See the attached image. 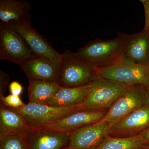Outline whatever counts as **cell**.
<instances>
[{
	"label": "cell",
	"instance_id": "e0dca14e",
	"mask_svg": "<svg viewBox=\"0 0 149 149\" xmlns=\"http://www.w3.org/2000/svg\"><path fill=\"white\" fill-rule=\"evenodd\" d=\"M30 9L31 6L27 1L1 0L0 22L8 24L31 17Z\"/></svg>",
	"mask_w": 149,
	"mask_h": 149
},
{
	"label": "cell",
	"instance_id": "7402d4cb",
	"mask_svg": "<svg viewBox=\"0 0 149 149\" xmlns=\"http://www.w3.org/2000/svg\"><path fill=\"white\" fill-rule=\"evenodd\" d=\"M10 77L8 74L0 70V97L4 96L6 91L9 82Z\"/></svg>",
	"mask_w": 149,
	"mask_h": 149
},
{
	"label": "cell",
	"instance_id": "9a60e30c",
	"mask_svg": "<svg viewBox=\"0 0 149 149\" xmlns=\"http://www.w3.org/2000/svg\"><path fill=\"white\" fill-rule=\"evenodd\" d=\"M92 83L78 87H60L53 97L46 105L64 107L81 103L91 93Z\"/></svg>",
	"mask_w": 149,
	"mask_h": 149
},
{
	"label": "cell",
	"instance_id": "5bb4252c",
	"mask_svg": "<svg viewBox=\"0 0 149 149\" xmlns=\"http://www.w3.org/2000/svg\"><path fill=\"white\" fill-rule=\"evenodd\" d=\"M20 67L28 79L56 83L61 70L59 63L35 55Z\"/></svg>",
	"mask_w": 149,
	"mask_h": 149
},
{
	"label": "cell",
	"instance_id": "44dd1931",
	"mask_svg": "<svg viewBox=\"0 0 149 149\" xmlns=\"http://www.w3.org/2000/svg\"><path fill=\"white\" fill-rule=\"evenodd\" d=\"M1 103L6 106L13 108L24 106V104L20 99L19 96L10 95L1 97Z\"/></svg>",
	"mask_w": 149,
	"mask_h": 149
},
{
	"label": "cell",
	"instance_id": "cb8c5ba5",
	"mask_svg": "<svg viewBox=\"0 0 149 149\" xmlns=\"http://www.w3.org/2000/svg\"><path fill=\"white\" fill-rule=\"evenodd\" d=\"M144 7L145 15V22L144 30L149 31V0H141Z\"/></svg>",
	"mask_w": 149,
	"mask_h": 149
},
{
	"label": "cell",
	"instance_id": "3957f363",
	"mask_svg": "<svg viewBox=\"0 0 149 149\" xmlns=\"http://www.w3.org/2000/svg\"><path fill=\"white\" fill-rule=\"evenodd\" d=\"M60 65V72L57 82L60 87L70 88L82 86L99 78L97 69L70 51H65L63 54Z\"/></svg>",
	"mask_w": 149,
	"mask_h": 149
},
{
	"label": "cell",
	"instance_id": "4fadbf2b",
	"mask_svg": "<svg viewBox=\"0 0 149 149\" xmlns=\"http://www.w3.org/2000/svg\"><path fill=\"white\" fill-rule=\"evenodd\" d=\"M69 135L43 129L28 128L23 137L27 149H65Z\"/></svg>",
	"mask_w": 149,
	"mask_h": 149
},
{
	"label": "cell",
	"instance_id": "5b68a950",
	"mask_svg": "<svg viewBox=\"0 0 149 149\" xmlns=\"http://www.w3.org/2000/svg\"><path fill=\"white\" fill-rule=\"evenodd\" d=\"M97 72L99 78L125 86L149 87V69L130 63L121 61L109 67L97 69Z\"/></svg>",
	"mask_w": 149,
	"mask_h": 149
},
{
	"label": "cell",
	"instance_id": "8992f818",
	"mask_svg": "<svg viewBox=\"0 0 149 149\" xmlns=\"http://www.w3.org/2000/svg\"><path fill=\"white\" fill-rule=\"evenodd\" d=\"M92 83L90 94L79 104L81 110L109 108L129 87L100 78Z\"/></svg>",
	"mask_w": 149,
	"mask_h": 149
},
{
	"label": "cell",
	"instance_id": "d6986e66",
	"mask_svg": "<svg viewBox=\"0 0 149 149\" xmlns=\"http://www.w3.org/2000/svg\"><path fill=\"white\" fill-rule=\"evenodd\" d=\"M144 146L141 133L124 138L112 137L107 135L95 149H140Z\"/></svg>",
	"mask_w": 149,
	"mask_h": 149
},
{
	"label": "cell",
	"instance_id": "d4e9b609",
	"mask_svg": "<svg viewBox=\"0 0 149 149\" xmlns=\"http://www.w3.org/2000/svg\"><path fill=\"white\" fill-rule=\"evenodd\" d=\"M141 134L145 146L149 145V128Z\"/></svg>",
	"mask_w": 149,
	"mask_h": 149
},
{
	"label": "cell",
	"instance_id": "30bf717a",
	"mask_svg": "<svg viewBox=\"0 0 149 149\" xmlns=\"http://www.w3.org/2000/svg\"><path fill=\"white\" fill-rule=\"evenodd\" d=\"M112 125L99 121L70 133L65 149H95L108 135Z\"/></svg>",
	"mask_w": 149,
	"mask_h": 149
},
{
	"label": "cell",
	"instance_id": "277c9868",
	"mask_svg": "<svg viewBox=\"0 0 149 149\" xmlns=\"http://www.w3.org/2000/svg\"><path fill=\"white\" fill-rule=\"evenodd\" d=\"M23 39L34 55L61 63L63 54L59 53L31 24V17L8 23Z\"/></svg>",
	"mask_w": 149,
	"mask_h": 149
},
{
	"label": "cell",
	"instance_id": "7a4b0ae2",
	"mask_svg": "<svg viewBox=\"0 0 149 149\" xmlns=\"http://www.w3.org/2000/svg\"><path fill=\"white\" fill-rule=\"evenodd\" d=\"M11 108L21 115L29 129H41L81 110L79 104L59 107L28 103L20 107Z\"/></svg>",
	"mask_w": 149,
	"mask_h": 149
},
{
	"label": "cell",
	"instance_id": "4316f807",
	"mask_svg": "<svg viewBox=\"0 0 149 149\" xmlns=\"http://www.w3.org/2000/svg\"><path fill=\"white\" fill-rule=\"evenodd\" d=\"M140 149H149V145H146Z\"/></svg>",
	"mask_w": 149,
	"mask_h": 149
},
{
	"label": "cell",
	"instance_id": "ac0fdd59",
	"mask_svg": "<svg viewBox=\"0 0 149 149\" xmlns=\"http://www.w3.org/2000/svg\"><path fill=\"white\" fill-rule=\"evenodd\" d=\"M29 103L47 104L60 88L55 82L28 79Z\"/></svg>",
	"mask_w": 149,
	"mask_h": 149
},
{
	"label": "cell",
	"instance_id": "7c38bea8",
	"mask_svg": "<svg viewBox=\"0 0 149 149\" xmlns=\"http://www.w3.org/2000/svg\"><path fill=\"white\" fill-rule=\"evenodd\" d=\"M107 112L101 109L79 111L41 129L70 133L84 126L101 121Z\"/></svg>",
	"mask_w": 149,
	"mask_h": 149
},
{
	"label": "cell",
	"instance_id": "8fae6325",
	"mask_svg": "<svg viewBox=\"0 0 149 149\" xmlns=\"http://www.w3.org/2000/svg\"><path fill=\"white\" fill-rule=\"evenodd\" d=\"M149 128V107L144 105L112 125L108 136L124 138L139 135Z\"/></svg>",
	"mask_w": 149,
	"mask_h": 149
},
{
	"label": "cell",
	"instance_id": "2e32d148",
	"mask_svg": "<svg viewBox=\"0 0 149 149\" xmlns=\"http://www.w3.org/2000/svg\"><path fill=\"white\" fill-rule=\"evenodd\" d=\"M28 128L21 114L1 103L0 136L17 134L24 136Z\"/></svg>",
	"mask_w": 149,
	"mask_h": 149
},
{
	"label": "cell",
	"instance_id": "484cf974",
	"mask_svg": "<svg viewBox=\"0 0 149 149\" xmlns=\"http://www.w3.org/2000/svg\"><path fill=\"white\" fill-rule=\"evenodd\" d=\"M146 89V104H145L149 107V87Z\"/></svg>",
	"mask_w": 149,
	"mask_h": 149
},
{
	"label": "cell",
	"instance_id": "ffe728a7",
	"mask_svg": "<svg viewBox=\"0 0 149 149\" xmlns=\"http://www.w3.org/2000/svg\"><path fill=\"white\" fill-rule=\"evenodd\" d=\"M1 149H27L23 136L9 134L0 136Z\"/></svg>",
	"mask_w": 149,
	"mask_h": 149
},
{
	"label": "cell",
	"instance_id": "6da1fadb",
	"mask_svg": "<svg viewBox=\"0 0 149 149\" xmlns=\"http://www.w3.org/2000/svg\"><path fill=\"white\" fill-rule=\"evenodd\" d=\"M74 53L95 69L109 67L121 61L122 41L119 36L110 40H94Z\"/></svg>",
	"mask_w": 149,
	"mask_h": 149
},
{
	"label": "cell",
	"instance_id": "52a82bcc",
	"mask_svg": "<svg viewBox=\"0 0 149 149\" xmlns=\"http://www.w3.org/2000/svg\"><path fill=\"white\" fill-rule=\"evenodd\" d=\"M147 89L142 85L129 86L109 108L101 122L113 125L146 104Z\"/></svg>",
	"mask_w": 149,
	"mask_h": 149
},
{
	"label": "cell",
	"instance_id": "ba28073f",
	"mask_svg": "<svg viewBox=\"0 0 149 149\" xmlns=\"http://www.w3.org/2000/svg\"><path fill=\"white\" fill-rule=\"evenodd\" d=\"M34 55L21 37L8 24L0 22V59L18 65Z\"/></svg>",
	"mask_w": 149,
	"mask_h": 149
},
{
	"label": "cell",
	"instance_id": "9c48e42d",
	"mask_svg": "<svg viewBox=\"0 0 149 149\" xmlns=\"http://www.w3.org/2000/svg\"><path fill=\"white\" fill-rule=\"evenodd\" d=\"M122 41L121 61L149 69V31L128 35L118 33Z\"/></svg>",
	"mask_w": 149,
	"mask_h": 149
},
{
	"label": "cell",
	"instance_id": "603a6c76",
	"mask_svg": "<svg viewBox=\"0 0 149 149\" xmlns=\"http://www.w3.org/2000/svg\"><path fill=\"white\" fill-rule=\"evenodd\" d=\"M9 89L11 95L19 96L22 93L23 88L19 82L13 81L9 85Z\"/></svg>",
	"mask_w": 149,
	"mask_h": 149
}]
</instances>
